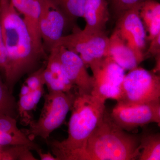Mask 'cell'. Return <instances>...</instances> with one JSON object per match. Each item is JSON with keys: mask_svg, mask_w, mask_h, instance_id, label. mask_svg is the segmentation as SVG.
I'll return each instance as SVG.
<instances>
[{"mask_svg": "<svg viewBox=\"0 0 160 160\" xmlns=\"http://www.w3.org/2000/svg\"><path fill=\"white\" fill-rule=\"evenodd\" d=\"M0 17L7 58L5 82L12 93L19 80L38 69L46 55L36 47L23 18L11 0H0Z\"/></svg>", "mask_w": 160, "mask_h": 160, "instance_id": "6da1fadb", "label": "cell"}, {"mask_svg": "<svg viewBox=\"0 0 160 160\" xmlns=\"http://www.w3.org/2000/svg\"><path fill=\"white\" fill-rule=\"evenodd\" d=\"M43 78L49 92L72 93L75 86L65 74L54 49L49 52L43 70Z\"/></svg>", "mask_w": 160, "mask_h": 160, "instance_id": "7c38bea8", "label": "cell"}, {"mask_svg": "<svg viewBox=\"0 0 160 160\" xmlns=\"http://www.w3.org/2000/svg\"><path fill=\"white\" fill-rule=\"evenodd\" d=\"M38 154L39 156L40 159L42 160H58L57 158L52 155L50 152L47 153L43 152L41 149H39L37 151Z\"/></svg>", "mask_w": 160, "mask_h": 160, "instance_id": "83f0119b", "label": "cell"}, {"mask_svg": "<svg viewBox=\"0 0 160 160\" xmlns=\"http://www.w3.org/2000/svg\"><path fill=\"white\" fill-rule=\"evenodd\" d=\"M45 66V64L32 72L26 79L24 83L29 87L31 92L45 85L43 78V72Z\"/></svg>", "mask_w": 160, "mask_h": 160, "instance_id": "603a6c76", "label": "cell"}, {"mask_svg": "<svg viewBox=\"0 0 160 160\" xmlns=\"http://www.w3.org/2000/svg\"><path fill=\"white\" fill-rule=\"evenodd\" d=\"M160 52V32L156 37L150 41V44L147 52L145 53L146 58L155 57Z\"/></svg>", "mask_w": 160, "mask_h": 160, "instance_id": "484cf974", "label": "cell"}, {"mask_svg": "<svg viewBox=\"0 0 160 160\" xmlns=\"http://www.w3.org/2000/svg\"><path fill=\"white\" fill-rule=\"evenodd\" d=\"M89 67L94 80L91 94L104 101L113 99L118 102L125 70L109 57Z\"/></svg>", "mask_w": 160, "mask_h": 160, "instance_id": "52a82bcc", "label": "cell"}, {"mask_svg": "<svg viewBox=\"0 0 160 160\" xmlns=\"http://www.w3.org/2000/svg\"><path fill=\"white\" fill-rule=\"evenodd\" d=\"M53 49L56 51L65 74L77 87L78 92L90 94L93 89L94 80L88 73L87 66L79 55L63 46H56Z\"/></svg>", "mask_w": 160, "mask_h": 160, "instance_id": "8fae6325", "label": "cell"}, {"mask_svg": "<svg viewBox=\"0 0 160 160\" xmlns=\"http://www.w3.org/2000/svg\"><path fill=\"white\" fill-rule=\"evenodd\" d=\"M157 124L160 127V104L158 110V122Z\"/></svg>", "mask_w": 160, "mask_h": 160, "instance_id": "4dcf8cb0", "label": "cell"}, {"mask_svg": "<svg viewBox=\"0 0 160 160\" xmlns=\"http://www.w3.org/2000/svg\"><path fill=\"white\" fill-rule=\"evenodd\" d=\"M44 93V86H42L38 89H35L34 91L30 92L32 101L37 106L38 103L40 102V99Z\"/></svg>", "mask_w": 160, "mask_h": 160, "instance_id": "4316f807", "label": "cell"}, {"mask_svg": "<svg viewBox=\"0 0 160 160\" xmlns=\"http://www.w3.org/2000/svg\"><path fill=\"white\" fill-rule=\"evenodd\" d=\"M117 103L126 106L160 103V77L138 66L125 75Z\"/></svg>", "mask_w": 160, "mask_h": 160, "instance_id": "5b68a950", "label": "cell"}, {"mask_svg": "<svg viewBox=\"0 0 160 160\" xmlns=\"http://www.w3.org/2000/svg\"><path fill=\"white\" fill-rule=\"evenodd\" d=\"M140 137L118 126L107 111L89 137L79 160H135L141 152Z\"/></svg>", "mask_w": 160, "mask_h": 160, "instance_id": "3957f363", "label": "cell"}, {"mask_svg": "<svg viewBox=\"0 0 160 160\" xmlns=\"http://www.w3.org/2000/svg\"><path fill=\"white\" fill-rule=\"evenodd\" d=\"M7 61L6 53L2 32L1 26V17H0V72L3 75L5 74V69Z\"/></svg>", "mask_w": 160, "mask_h": 160, "instance_id": "d4e9b609", "label": "cell"}, {"mask_svg": "<svg viewBox=\"0 0 160 160\" xmlns=\"http://www.w3.org/2000/svg\"><path fill=\"white\" fill-rule=\"evenodd\" d=\"M106 102L91 93L76 92L71 109L68 137L50 143L58 160H79L89 137L102 120Z\"/></svg>", "mask_w": 160, "mask_h": 160, "instance_id": "7a4b0ae2", "label": "cell"}, {"mask_svg": "<svg viewBox=\"0 0 160 160\" xmlns=\"http://www.w3.org/2000/svg\"><path fill=\"white\" fill-rule=\"evenodd\" d=\"M109 42L105 32L88 31L76 27L71 34L63 36L55 47L63 46L77 53L86 66L90 67L106 57Z\"/></svg>", "mask_w": 160, "mask_h": 160, "instance_id": "8992f818", "label": "cell"}, {"mask_svg": "<svg viewBox=\"0 0 160 160\" xmlns=\"http://www.w3.org/2000/svg\"><path fill=\"white\" fill-rule=\"evenodd\" d=\"M141 152L138 159L160 160V133H146L140 137Z\"/></svg>", "mask_w": 160, "mask_h": 160, "instance_id": "e0dca14e", "label": "cell"}, {"mask_svg": "<svg viewBox=\"0 0 160 160\" xmlns=\"http://www.w3.org/2000/svg\"><path fill=\"white\" fill-rule=\"evenodd\" d=\"M31 90L25 83L23 84L21 89L19 95H26L30 94Z\"/></svg>", "mask_w": 160, "mask_h": 160, "instance_id": "f546056e", "label": "cell"}, {"mask_svg": "<svg viewBox=\"0 0 160 160\" xmlns=\"http://www.w3.org/2000/svg\"><path fill=\"white\" fill-rule=\"evenodd\" d=\"M141 5L120 15L115 30L133 51L141 63L146 58L144 50L147 37L145 26L140 15Z\"/></svg>", "mask_w": 160, "mask_h": 160, "instance_id": "9c48e42d", "label": "cell"}, {"mask_svg": "<svg viewBox=\"0 0 160 160\" xmlns=\"http://www.w3.org/2000/svg\"><path fill=\"white\" fill-rule=\"evenodd\" d=\"M31 150L29 146L24 145L13 146L11 148L0 151V160H37L32 154Z\"/></svg>", "mask_w": 160, "mask_h": 160, "instance_id": "ffe728a7", "label": "cell"}, {"mask_svg": "<svg viewBox=\"0 0 160 160\" xmlns=\"http://www.w3.org/2000/svg\"><path fill=\"white\" fill-rule=\"evenodd\" d=\"M160 103L126 106L117 103L110 113L115 122L126 131L151 123H157Z\"/></svg>", "mask_w": 160, "mask_h": 160, "instance_id": "30bf717a", "label": "cell"}, {"mask_svg": "<svg viewBox=\"0 0 160 160\" xmlns=\"http://www.w3.org/2000/svg\"><path fill=\"white\" fill-rule=\"evenodd\" d=\"M39 29L43 47L49 52L63 36L68 22L62 11L52 0H40Z\"/></svg>", "mask_w": 160, "mask_h": 160, "instance_id": "ba28073f", "label": "cell"}, {"mask_svg": "<svg viewBox=\"0 0 160 160\" xmlns=\"http://www.w3.org/2000/svg\"><path fill=\"white\" fill-rule=\"evenodd\" d=\"M145 0H110L114 11L119 16L123 12L140 6Z\"/></svg>", "mask_w": 160, "mask_h": 160, "instance_id": "cb8c5ba5", "label": "cell"}, {"mask_svg": "<svg viewBox=\"0 0 160 160\" xmlns=\"http://www.w3.org/2000/svg\"><path fill=\"white\" fill-rule=\"evenodd\" d=\"M106 57L111 58L125 70L130 71L141 63L133 51L115 30L109 37Z\"/></svg>", "mask_w": 160, "mask_h": 160, "instance_id": "5bb4252c", "label": "cell"}, {"mask_svg": "<svg viewBox=\"0 0 160 160\" xmlns=\"http://www.w3.org/2000/svg\"><path fill=\"white\" fill-rule=\"evenodd\" d=\"M140 15L151 41L160 32V3L154 0H145L140 7Z\"/></svg>", "mask_w": 160, "mask_h": 160, "instance_id": "2e32d148", "label": "cell"}, {"mask_svg": "<svg viewBox=\"0 0 160 160\" xmlns=\"http://www.w3.org/2000/svg\"><path fill=\"white\" fill-rule=\"evenodd\" d=\"M62 10L68 20L74 21L83 18L86 0H52Z\"/></svg>", "mask_w": 160, "mask_h": 160, "instance_id": "ac0fdd59", "label": "cell"}, {"mask_svg": "<svg viewBox=\"0 0 160 160\" xmlns=\"http://www.w3.org/2000/svg\"><path fill=\"white\" fill-rule=\"evenodd\" d=\"M109 17L107 0H86L83 17L86 22L84 29L105 32Z\"/></svg>", "mask_w": 160, "mask_h": 160, "instance_id": "9a60e30c", "label": "cell"}, {"mask_svg": "<svg viewBox=\"0 0 160 160\" xmlns=\"http://www.w3.org/2000/svg\"><path fill=\"white\" fill-rule=\"evenodd\" d=\"M17 105L18 112L22 118L23 125H29L32 121L31 113L37 108V106L32 101L30 93L26 95H19V100Z\"/></svg>", "mask_w": 160, "mask_h": 160, "instance_id": "44dd1931", "label": "cell"}, {"mask_svg": "<svg viewBox=\"0 0 160 160\" xmlns=\"http://www.w3.org/2000/svg\"><path fill=\"white\" fill-rule=\"evenodd\" d=\"M16 110L18 111V105L12 93L0 76V114L14 118Z\"/></svg>", "mask_w": 160, "mask_h": 160, "instance_id": "d6986e66", "label": "cell"}, {"mask_svg": "<svg viewBox=\"0 0 160 160\" xmlns=\"http://www.w3.org/2000/svg\"><path fill=\"white\" fill-rule=\"evenodd\" d=\"M76 93L49 92L45 94L39 118L37 121L32 120L29 124V129L23 131L28 137L32 141L38 137L47 141L51 132L66 119L71 110Z\"/></svg>", "mask_w": 160, "mask_h": 160, "instance_id": "277c9868", "label": "cell"}, {"mask_svg": "<svg viewBox=\"0 0 160 160\" xmlns=\"http://www.w3.org/2000/svg\"><path fill=\"white\" fill-rule=\"evenodd\" d=\"M155 57L156 59L155 65L152 71L160 77V52Z\"/></svg>", "mask_w": 160, "mask_h": 160, "instance_id": "f1b7e54d", "label": "cell"}, {"mask_svg": "<svg viewBox=\"0 0 160 160\" xmlns=\"http://www.w3.org/2000/svg\"><path fill=\"white\" fill-rule=\"evenodd\" d=\"M0 132L22 135L26 134L17 126L14 118L5 114H0Z\"/></svg>", "mask_w": 160, "mask_h": 160, "instance_id": "7402d4cb", "label": "cell"}, {"mask_svg": "<svg viewBox=\"0 0 160 160\" xmlns=\"http://www.w3.org/2000/svg\"><path fill=\"white\" fill-rule=\"evenodd\" d=\"M15 9L22 15L36 47L43 54L46 55L43 47L39 29L41 12L40 0H11Z\"/></svg>", "mask_w": 160, "mask_h": 160, "instance_id": "4fadbf2b", "label": "cell"}]
</instances>
